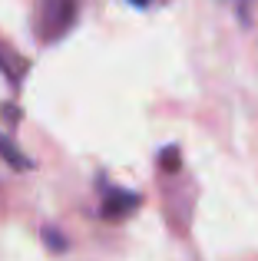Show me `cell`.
<instances>
[{
    "mask_svg": "<svg viewBox=\"0 0 258 261\" xmlns=\"http://www.w3.org/2000/svg\"><path fill=\"white\" fill-rule=\"evenodd\" d=\"M129 4H133V7H149L152 0H129Z\"/></svg>",
    "mask_w": 258,
    "mask_h": 261,
    "instance_id": "cell-5",
    "label": "cell"
},
{
    "mask_svg": "<svg viewBox=\"0 0 258 261\" xmlns=\"http://www.w3.org/2000/svg\"><path fill=\"white\" fill-rule=\"evenodd\" d=\"M80 0H37L33 10V33L43 46L60 43L66 33L76 27Z\"/></svg>",
    "mask_w": 258,
    "mask_h": 261,
    "instance_id": "cell-1",
    "label": "cell"
},
{
    "mask_svg": "<svg viewBox=\"0 0 258 261\" xmlns=\"http://www.w3.org/2000/svg\"><path fill=\"white\" fill-rule=\"evenodd\" d=\"M0 155H4V162L13 166V169H33V162L27 159V155L17 149V142H13L10 136H4V133H0Z\"/></svg>",
    "mask_w": 258,
    "mask_h": 261,
    "instance_id": "cell-4",
    "label": "cell"
},
{
    "mask_svg": "<svg viewBox=\"0 0 258 261\" xmlns=\"http://www.w3.org/2000/svg\"><path fill=\"white\" fill-rule=\"evenodd\" d=\"M0 70L7 73L10 86H20V76L27 73V60L13 57V53H10V46H7V43H0Z\"/></svg>",
    "mask_w": 258,
    "mask_h": 261,
    "instance_id": "cell-3",
    "label": "cell"
},
{
    "mask_svg": "<svg viewBox=\"0 0 258 261\" xmlns=\"http://www.w3.org/2000/svg\"><path fill=\"white\" fill-rule=\"evenodd\" d=\"M106 198H103V215L106 218H119L126 212H133V205H139V195L136 192H123V189H113V185H103Z\"/></svg>",
    "mask_w": 258,
    "mask_h": 261,
    "instance_id": "cell-2",
    "label": "cell"
}]
</instances>
